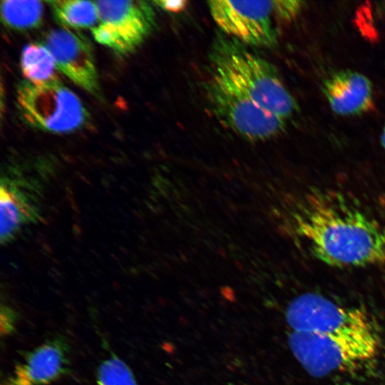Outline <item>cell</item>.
<instances>
[{
    "mask_svg": "<svg viewBox=\"0 0 385 385\" xmlns=\"http://www.w3.org/2000/svg\"><path fill=\"white\" fill-rule=\"evenodd\" d=\"M296 233L310 255L333 267H385V224L343 193L313 188L292 212Z\"/></svg>",
    "mask_w": 385,
    "mask_h": 385,
    "instance_id": "1",
    "label": "cell"
},
{
    "mask_svg": "<svg viewBox=\"0 0 385 385\" xmlns=\"http://www.w3.org/2000/svg\"><path fill=\"white\" fill-rule=\"evenodd\" d=\"M210 71L224 77L265 110L287 120L299 106L274 67L230 36H220L210 56Z\"/></svg>",
    "mask_w": 385,
    "mask_h": 385,
    "instance_id": "2",
    "label": "cell"
},
{
    "mask_svg": "<svg viewBox=\"0 0 385 385\" xmlns=\"http://www.w3.org/2000/svg\"><path fill=\"white\" fill-rule=\"evenodd\" d=\"M288 344L310 375L322 377L367 364L378 355L381 339L379 331L337 334L292 332Z\"/></svg>",
    "mask_w": 385,
    "mask_h": 385,
    "instance_id": "3",
    "label": "cell"
},
{
    "mask_svg": "<svg viewBox=\"0 0 385 385\" xmlns=\"http://www.w3.org/2000/svg\"><path fill=\"white\" fill-rule=\"evenodd\" d=\"M16 100L24 120L45 131L70 133L88 120L81 99L58 79L40 83L25 81L17 88Z\"/></svg>",
    "mask_w": 385,
    "mask_h": 385,
    "instance_id": "4",
    "label": "cell"
},
{
    "mask_svg": "<svg viewBox=\"0 0 385 385\" xmlns=\"http://www.w3.org/2000/svg\"><path fill=\"white\" fill-rule=\"evenodd\" d=\"M205 89L217 119L238 135L262 141L285 130L286 120L259 106L220 75L210 71Z\"/></svg>",
    "mask_w": 385,
    "mask_h": 385,
    "instance_id": "5",
    "label": "cell"
},
{
    "mask_svg": "<svg viewBox=\"0 0 385 385\" xmlns=\"http://www.w3.org/2000/svg\"><path fill=\"white\" fill-rule=\"evenodd\" d=\"M285 317L293 332L337 334L379 331L366 311L341 305L313 292L294 298L287 307Z\"/></svg>",
    "mask_w": 385,
    "mask_h": 385,
    "instance_id": "6",
    "label": "cell"
},
{
    "mask_svg": "<svg viewBox=\"0 0 385 385\" xmlns=\"http://www.w3.org/2000/svg\"><path fill=\"white\" fill-rule=\"evenodd\" d=\"M99 24L93 38L120 56L134 52L155 25L153 7L146 1H96Z\"/></svg>",
    "mask_w": 385,
    "mask_h": 385,
    "instance_id": "7",
    "label": "cell"
},
{
    "mask_svg": "<svg viewBox=\"0 0 385 385\" xmlns=\"http://www.w3.org/2000/svg\"><path fill=\"white\" fill-rule=\"evenodd\" d=\"M210 14L227 36L245 45L271 48L277 45L279 31L273 1H225L207 2Z\"/></svg>",
    "mask_w": 385,
    "mask_h": 385,
    "instance_id": "8",
    "label": "cell"
},
{
    "mask_svg": "<svg viewBox=\"0 0 385 385\" xmlns=\"http://www.w3.org/2000/svg\"><path fill=\"white\" fill-rule=\"evenodd\" d=\"M44 185L39 177L17 170H6L0 185V240L8 245L42 213Z\"/></svg>",
    "mask_w": 385,
    "mask_h": 385,
    "instance_id": "9",
    "label": "cell"
},
{
    "mask_svg": "<svg viewBox=\"0 0 385 385\" xmlns=\"http://www.w3.org/2000/svg\"><path fill=\"white\" fill-rule=\"evenodd\" d=\"M52 54L56 68L92 94L99 92L98 73L89 42L66 28L49 31L43 43Z\"/></svg>",
    "mask_w": 385,
    "mask_h": 385,
    "instance_id": "10",
    "label": "cell"
},
{
    "mask_svg": "<svg viewBox=\"0 0 385 385\" xmlns=\"http://www.w3.org/2000/svg\"><path fill=\"white\" fill-rule=\"evenodd\" d=\"M69 366L68 344L56 337L28 352L1 385H48L66 375Z\"/></svg>",
    "mask_w": 385,
    "mask_h": 385,
    "instance_id": "11",
    "label": "cell"
},
{
    "mask_svg": "<svg viewBox=\"0 0 385 385\" xmlns=\"http://www.w3.org/2000/svg\"><path fill=\"white\" fill-rule=\"evenodd\" d=\"M332 111L340 115H358L374 106V89L370 79L349 69L328 75L321 86Z\"/></svg>",
    "mask_w": 385,
    "mask_h": 385,
    "instance_id": "12",
    "label": "cell"
},
{
    "mask_svg": "<svg viewBox=\"0 0 385 385\" xmlns=\"http://www.w3.org/2000/svg\"><path fill=\"white\" fill-rule=\"evenodd\" d=\"M21 69L27 81L40 83L57 79L54 58L43 44L29 43L21 51Z\"/></svg>",
    "mask_w": 385,
    "mask_h": 385,
    "instance_id": "13",
    "label": "cell"
},
{
    "mask_svg": "<svg viewBox=\"0 0 385 385\" xmlns=\"http://www.w3.org/2000/svg\"><path fill=\"white\" fill-rule=\"evenodd\" d=\"M55 18L63 26L70 28H91L99 22L95 1L81 0L49 1Z\"/></svg>",
    "mask_w": 385,
    "mask_h": 385,
    "instance_id": "14",
    "label": "cell"
},
{
    "mask_svg": "<svg viewBox=\"0 0 385 385\" xmlns=\"http://www.w3.org/2000/svg\"><path fill=\"white\" fill-rule=\"evenodd\" d=\"M43 7L39 1H2L1 20L9 28L28 30L38 27L43 18Z\"/></svg>",
    "mask_w": 385,
    "mask_h": 385,
    "instance_id": "15",
    "label": "cell"
},
{
    "mask_svg": "<svg viewBox=\"0 0 385 385\" xmlns=\"http://www.w3.org/2000/svg\"><path fill=\"white\" fill-rule=\"evenodd\" d=\"M91 385H138L127 364L115 355L105 359L99 364Z\"/></svg>",
    "mask_w": 385,
    "mask_h": 385,
    "instance_id": "16",
    "label": "cell"
},
{
    "mask_svg": "<svg viewBox=\"0 0 385 385\" xmlns=\"http://www.w3.org/2000/svg\"><path fill=\"white\" fill-rule=\"evenodd\" d=\"M273 4L276 19L281 21H292L303 7V1H273Z\"/></svg>",
    "mask_w": 385,
    "mask_h": 385,
    "instance_id": "17",
    "label": "cell"
},
{
    "mask_svg": "<svg viewBox=\"0 0 385 385\" xmlns=\"http://www.w3.org/2000/svg\"><path fill=\"white\" fill-rule=\"evenodd\" d=\"M0 330L1 336L10 334L16 327V313L7 305H2L0 314Z\"/></svg>",
    "mask_w": 385,
    "mask_h": 385,
    "instance_id": "18",
    "label": "cell"
},
{
    "mask_svg": "<svg viewBox=\"0 0 385 385\" xmlns=\"http://www.w3.org/2000/svg\"><path fill=\"white\" fill-rule=\"evenodd\" d=\"M153 3L164 11L171 13L183 11L188 4V1L185 0L155 1Z\"/></svg>",
    "mask_w": 385,
    "mask_h": 385,
    "instance_id": "19",
    "label": "cell"
},
{
    "mask_svg": "<svg viewBox=\"0 0 385 385\" xmlns=\"http://www.w3.org/2000/svg\"><path fill=\"white\" fill-rule=\"evenodd\" d=\"M380 143L383 148L385 150V123L384 125V127L382 128V132L380 135Z\"/></svg>",
    "mask_w": 385,
    "mask_h": 385,
    "instance_id": "20",
    "label": "cell"
}]
</instances>
